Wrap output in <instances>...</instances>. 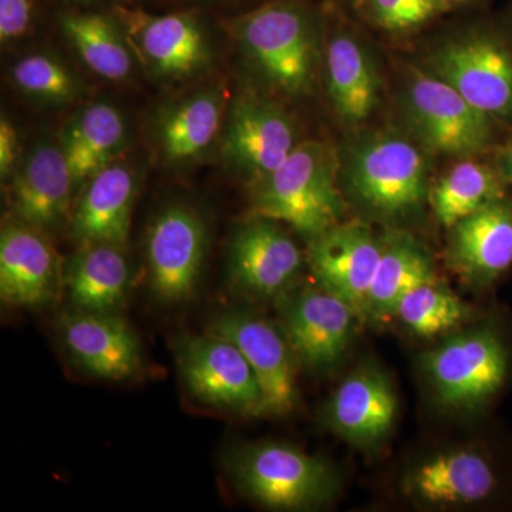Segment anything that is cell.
Instances as JSON below:
<instances>
[{
  "label": "cell",
  "mask_w": 512,
  "mask_h": 512,
  "mask_svg": "<svg viewBox=\"0 0 512 512\" xmlns=\"http://www.w3.org/2000/svg\"><path fill=\"white\" fill-rule=\"evenodd\" d=\"M342 175L350 195L379 220L412 217L429 200L426 154L397 134L359 138L345 151Z\"/></svg>",
  "instance_id": "1"
},
{
  "label": "cell",
  "mask_w": 512,
  "mask_h": 512,
  "mask_svg": "<svg viewBox=\"0 0 512 512\" xmlns=\"http://www.w3.org/2000/svg\"><path fill=\"white\" fill-rule=\"evenodd\" d=\"M338 171V158L328 147L298 144L278 170L254 184L252 212L285 222L311 241L338 225L345 212Z\"/></svg>",
  "instance_id": "2"
},
{
  "label": "cell",
  "mask_w": 512,
  "mask_h": 512,
  "mask_svg": "<svg viewBox=\"0 0 512 512\" xmlns=\"http://www.w3.org/2000/svg\"><path fill=\"white\" fill-rule=\"evenodd\" d=\"M225 464L238 490L269 510H312L328 503L338 488L326 461L278 441L234 448Z\"/></svg>",
  "instance_id": "3"
},
{
  "label": "cell",
  "mask_w": 512,
  "mask_h": 512,
  "mask_svg": "<svg viewBox=\"0 0 512 512\" xmlns=\"http://www.w3.org/2000/svg\"><path fill=\"white\" fill-rule=\"evenodd\" d=\"M239 42L269 82L289 94L311 90L318 69L312 16L299 3L276 0L237 22Z\"/></svg>",
  "instance_id": "4"
},
{
  "label": "cell",
  "mask_w": 512,
  "mask_h": 512,
  "mask_svg": "<svg viewBox=\"0 0 512 512\" xmlns=\"http://www.w3.org/2000/svg\"><path fill=\"white\" fill-rule=\"evenodd\" d=\"M404 106L414 134L430 153L474 158L494 147L497 121L434 74L413 70Z\"/></svg>",
  "instance_id": "5"
},
{
  "label": "cell",
  "mask_w": 512,
  "mask_h": 512,
  "mask_svg": "<svg viewBox=\"0 0 512 512\" xmlns=\"http://www.w3.org/2000/svg\"><path fill=\"white\" fill-rule=\"evenodd\" d=\"M427 67L497 123H512V45L501 33L478 29L447 40Z\"/></svg>",
  "instance_id": "6"
},
{
  "label": "cell",
  "mask_w": 512,
  "mask_h": 512,
  "mask_svg": "<svg viewBox=\"0 0 512 512\" xmlns=\"http://www.w3.org/2000/svg\"><path fill=\"white\" fill-rule=\"evenodd\" d=\"M173 349L185 389L195 400L220 412L262 417L261 384L234 343L210 332L185 333L175 338Z\"/></svg>",
  "instance_id": "7"
},
{
  "label": "cell",
  "mask_w": 512,
  "mask_h": 512,
  "mask_svg": "<svg viewBox=\"0 0 512 512\" xmlns=\"http://www.w3.org/2000/svg\"><path fill=\"white\" fill-rule=\"evenodd\" d=\"M424 370L440 403L473 410L503 389L510 372V353L491 328L460 333L423 357Z\"/></svg>",
  "instance_id": "8"
},
{
  "label": "cell",
  "mask_w": 512,
  "mask_h": 512,
  "mask_svg": "<svg viewBox=\"0 0 512 512\" xmlns=\"http://www.w3.org/2000/svg\"><path fill=\"white\" fill-rule=\"evenodd\" d=\"M207 248V225L190 205H168L158 212L146 241L148 288L158 302L178 306L194 299Z\"/></svg>",
  "instance_id": "9"
},
{
  "label": "cell",
  "mask_w": 512,
  "mask_h": 512,
  "mask_svg": "<svg viewBox=\"0 0 512 512\" xmlns=\"http://www.w3.org/2000/svg\"><path fill=\"white\" fill-rule=\"evenodd\" d=\"M282 333L296 362L312 372L338 365L352 340L357 313L322 286L285 292L278 299Z\"/></svg>",
  "instance_id": "10"
},
{
  "label": "cell",
  "mask_w": 512,
  "mask_h": 512,
  "mask_svg": "<svg viewBox=\"0 0 512 512\" xmlns=\"http://www.w3.org/2000/svg\"><path fill=\"white\" fill-rule=\"evenodd\" d=\"M302 268V252L269 218L252 215L239 225L228 248V281L245 298L278 301Z\"/></svg>",
  "instance_id": "11"
},
{
  "label": "cell",
  "mask_w": 512,
  "mask_h": 512,
  "mask_svg": "<svg viewBox=\"0 0 512 512\" xmlns=\"http://www.w3.org/2000/svg\"><path fill=\"white\" fill-rule=\"evenodd\" d=\"M210 333L234 343L247 357L264 394L262 416L284 417L296 409L298 362L281 328L255 313L234 309L212 320Z\"/></svg>",
  "instance_id": "12"
},
{
  "label": "cell",
  "mask_w": 512,
  "mask_h": 512,
  "mask_svg": "<svg viewBox=\"0 0 512 512\" xmlns=\"http://www.w3.org/2000/svg\"><path fill=\"white\" fill-rule=\"evenodd\" d=\"M57 330L70 360L94 379L123 382L141 372L140 339L120 313L70 308L57 319Z\"/></svg>",
  "instance_id": "13"
},
{
  "label": "cell",
  "mask_w": 512,
  "mask_h": 512,
  "mask_svg": "<svg viewBox=\"0 0 512 512\" xmlns=\"http://www.w3.org/2000/svg\"><path fill=\"white\" fill-rule=\"evenodd\" d=\"M64 266L46 232L10 220L0 235V298L12 308L42 309L63 295Z\"/></svg>",
  "instance_id": "14"
},
{
  "label": "cell",
  "mask_w": 512,
  "mask_h": 512,
  "mask_svg": "<svg viewBox=\"0 0 512 512\" xmlns=\"http://www.w3.org/2000/svg\"><path fill=\"white\" fill-rule=\"evenodd\" d=\"M382 254V239L363 222L335 225L309 241L308 262L319 286L366 319L367 299Z\"/></svg>",
  "instance_id": "15"
},
{
  "label": "cell",
  "mask_w": 512,
  "mask_h": 512,
  "mask_svg": "<svg viewBox=\"0 0 512 512\" xmlns=\"http://www.w3.org/2000/svg\"><path fill=\"white\" fill-rule=\"evenodd\" d=\"M296 146L292 121L268 101L244 99L229 114L224 153L252 184L278 170Z\"/></svg>",
  "instance_id": "16"
},
{
  "label": "cell",
  "mask_w": 512,
  "mask_h": 512,
  "mask_svg": "<svg viewBox=\"0 0 512 512\" xmlns=\"http://www.w3.org/2000/svg\"><path fill=\"white\" fill-rule=\"evenodd\" d=\"M119 16L128 45L156 76L183 79L210 62V46L191 16L126 9L119 10Z\"/></svg>",
  "instance_id": "17"
},
{
  "label": "cell",
  "mask_w": 512,
  "mask_h": 512,
  "mask_svg": "<svg viewBox=\"0 0 512 512\" xmlns=\"http://www.w3.org/2000/svg\"><path fill=\"white\" fill-rule=\"evenodd\" d=\"M74 181L62 147L37 143L13 175V218L43 232L72 218Z\"/></svg>",
  "instance_id": "18"
},
{
  "label": "cell",
  "mask_w": 512,
  "mask_h": 512,
  "mask_svg": "<svg viewBox=\"0 0 512 512\" xmlns=\"http://www.w3.org/2000/svg\"><path fill=\"white\" fill-rule=\"evenodd\" d=\"M447 258L473 285H490L512 266V201L493 202L451 227Z\"/></svg>",
  "instance_id": "19"
},
{
  "label": "cell",
  "mask_w": 512,
  "mask_h": 512,
  "mask_svg": "<svg viewBox=\"0 0 512 512\" xmlns=\"http://www.w3.org/2000/svg\"><path fill=\"white\" fill-rule=\"evenodd\" d=\"M136 177L127 165L111 163L83 185L70 218V234L79 247H126L131 228Z\"/></svg>",
  "instance_id": "20"
},
{
  "label": "cell",
  "mask_w": 512,
  "mask_h": 512,
  "mask_svg": "<svg viewBox=\"0 0 512 512\" xmlns=\"http://www.w3.org/2000/svg\"><path fill=\"white\" fill-rule=\"evenodd\" d=\"M392 384L373 367L346 377L326 406L330 429L357 446H372L386 439L397 416Z\"/></svg>",
  "instance_id": "21"
},
{
  "label": "cell",
  "mask_w": 512,
  "mask_h": 512,
  "mask_svg": "<svg viewBox=\"0 0 512 512\" xmlns=\"http://www.w3.org/2000/svg\"><path fill=\"white\" fill-rule=\"evenodd\" d=\"M64 295L79 311L120 313L133 289V269L124 247H79L64 265Z\"/></svg>",
  "instance_id": "22"
},
{
  "label": "cell",
  "mask_w": 512,
  "mask_h": 512,
  "mask_svg": "<svg viewBox=\"0 0 512 512\" xmlns=\"http://www.w3.org/2000/svg\"><path fill=\"white\" fill-rule=\"evenodd\" d=\"M497 480L493 467L473 450H451L436 454L410 471L404 487L419 503L450 507L487 500Z\"/></svg>",
  "instance_id": "23"
},
{
  "label": "cell",
  "mask_w": 512,
  "mask_h": 512,
  "mask_svg": "<svg viewBox=\"0 0 512 512\" xmlns=\"http://www.w3.org/2000/svg\"><path fill=\"white\" fill-rule=\"evenodd\" d=\"M326 84L336 113L350 126L369 119L379 104V73L362 43L348 33H338L330 39Z\"/></svg>",
  "instance_id": "24"
},
{
  "label": "cell",
  "mask_w": 512,
  "mask_h": 512,
  "mask_svg": "<svg viewBox=\"0 0 512 512\" xmlns=\"http://www.w3.org/2000/svg\"><path fill=\"white\" fill-rule=\"evenodd\" d=\"M437 281L433 259L423 245L406 232H389L382 238L366 318L382 320L394 316L397 305L417 286Z\"/></svg>",
  "instance_id": "25"
},
{
  "label": "cell",
  "mask_w": 512,
  "mask_h": 512,
  "mask_svg": "<svg viewBox=\"0 0 512 512\" xmlns=\"http://www.w3.org/2000/svg\"><path fill=\"white\" fill-rule=\"evenodd\" d=\"M126 134L123 116L109 103L93 104L67 124L60 147L72 171L74 188H82L116 160Z\"/></svg>",
  "instance_id": "26"
},
{
  "label": "cell",
  "mask_w": 512,
  "mask_h": 512,
  "mask_svg": "<svg viewBox=\"0 0 512 512\" xmlns=\"http://www.w3.org/2000/svg\"><path fill=\"white\" fill-rule=\"evenodd\" d=\"M505 185L497 168L463 158L430 187V207L437 222L451 228L481 208L503 200Z\"/></svg>",
  "instance_id": "27"
},
{
  "label": "cell",
  "mask_w": 512,
  "mask_h": 512,
  "mask_svg": "<svg viewBox=\"0 0 512 512\" xmlns=\"http://www.w3.org/2000/svg\"><path fill=\"white\" fill-rule=\"evenodd\" d=\"M220 93L201 92L170 107L160 117L157 140L167 160L181 163L200 156L221 130Z\"/></svg>",
  "instance_id": "28"
},
{
  "label": "cell",
  "mask_w": 512,
  "mask_h": 512,
  "mask_svg": "<svg viewBox=\"0 0 512 512\" xmlns=\"http://www.w3.org/2000/svg\"><path fill=\"white\" fill-rule=\"evenodd\" d=\"M67 40L83 63L113 82L127 79L133 70V52L126 36L109 19L100 15H69L62 20Z\"/></svg>",
  "instance_id": "29"
},
{
  "label": "cell",
  "mask_w": 512,
  "mask_h": 512,
  "mask_svg": "<svg viewBox=\"0 0 512 512\" xmlns=\"http://www.w3.org/2000/svg\"><path fill=\"white\" fill-rule=\"evenodd\" d=\"M394 315L414 335L430 339L456 329L470 313L456 293L434 281L407 293L397 305Z\"/></svg>",
  "instance_id": "30"
},
{
  "label": "cell",
  "mask_w": 512,
  "mask_h": 512,
  "mask_svg": "<svg viewBox=\"0 0 512 512\" xmlns=\"http://www.w3.org/2000/svg\"><path fill=\"white\" fill-rule=\"evenodd\" d=\"M13 83L22 92L47 101L73 100L79 94V84L59 60L42 55L22 57L12 67Z\"/></svg>",
  "instance_id": "31"
},
{
  "label": "cell",
  "mask_w": 512,
  "mask_h": 512,
  "mask_svg": "<svg viewBox=\"0 0 512 512\" xmlns=\"http://www.w3.org/2000/svg\"><path fill=\"white\" fill-rule=\"evenodd\" d=\"M355 9L377 28L406 33L447 12L443 0H359Z\"/></svg>",
  "instance_id": "32"
},
{
  "label": "cell",
  "mask_w": 512,
  "mask_h": 512,
  "mask_svg": "<svg viewBox=\"0 0 512 512\" xmlns=\"http://www.w3.org/2000/svg\"><path fill=\"white\" fill-rule=\"evenodd\" d=\"M33 20L32 0H0V40L15 42L29 32Z\"/></svg>",
  "instance_id": "33"
},
{
  "label": "cell",
  "mask_w": 512,
  "mask_h": 512,
  "mask_svg": "<svg viewBox=\"0 0 512 512\" xmlns=\"http://www.w3.org/2000/svg\"><path fill=\"white\" fill-rule=\"evenodd\" d=\"M19 156L18 131L8 117L0 120V174L2 178H9L16 170V161Z\"/></svg>",
  "instance_id": "34"
},
{
  "label": "cell",
  "mask_w": 512,
  "mask_h": 512,
  "mask_svg": "<svg viewBox=\"0 0 512 512\" xmlns=\"http://www.w3.org/2000/svg\"><path fill=\"white\" fill-rule=\"evenodd\" d=\"M494 167L497 168L505 184H512V134L504 144L498 147Z\"/></svg>",
  "instance_id": "35"
},
{
  "label": "cell",
  "mask_w": 512,
  "mask_h": 512,
  "mask_svg": "<svg viewBox=\"0 0 512 512\" xmlns=\"http://www.w3.org/2000/svg\"><path fill=\"white\" fill-rule=\"evenodd\" d=\"M444 5H446L447 10L454 8H461V6L471 5V3H476L477 0H443Z\"/></svg>",
  "instance_id": "36"
},
{
  "label": "cell",
  "mask_w": 512,
  "mask_h": 512,
  "mask_svg": "<svg viewBox=\"0 0 512 512\" xmlns=\"http://www.w3.org/2000/svg\"><path fill=\"white\" fill-rule=\"evenodd\" d=\"M357 2H359V0H349V3H350V5L353 6V8H355V5Z\"/></svg>",
  "instance_id": "37"
}]
</instances>
